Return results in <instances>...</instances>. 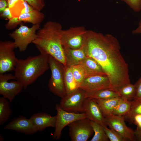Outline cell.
I'll list each match as a JSON object with an SVG mask.
<instances>
[{
    "label": "cell",
    "instance_id": "36",
    "mask_svg": "<svg viewBox=\"0 0 141 141\" xmlns=\"http://www.w3.org/2000/svg\"><path fill=\"white\" fill-rule=\"evenodd\" d=\"M8 7L7 2L6 0H0V12H2Z\"/></svg>",
    "mask_w": 141,
    "mask_h": 141
},
{
    "label": "cell",
    "instance_id": "15",
    "mask_svg": "<svg viewBox=\"0 0 141 141\" xmlns=\"http://www.w3.org/2000/svg\"><path fill=\"white\" fill-rule=\"evenodd\" d=\"M83 109L84 112L90 121L103 126L107 127L105 118L99 105L93 99L86 98L83 104Z\"/></svg>",
    "mask_w": 141,
    "mask_h": 141
},
{
    "label": "cell",
    "instance_id": "23",
    "mask_svg": "<svg viewBox=\"0 0 141 141\" xmlns=\"http://www.w3.org/2000/svg\"><path fill=\"white\" fill-rule=\"evenodd\" d=\"M9 8L13 17H17L21 14L29 12L34 9L23 0H19L12 7Z\"/></svg>",
    "mask_w": 141,
    "mask_h": 141
},
{
    "label": "cell",
    "instance_id": "22",
    "mask_svg": "<svg viewBox=\"0 0 141 141\" xmlns=\"http://www.w3.org/2000/svg\"><path fill=\"white\" fill-rule=\"evenodd\" d=\"M9 101L3 96L0 98V126L8 120L12 113Z\"/></svg>",
    "mask_w": 141,
    "mask_h": 141
},
{
    "label": "cell",
    "instance_id": "16",
    "mask_svg": "<svg viewBox=\"0 0 141 141\" xmlns=\"http://www.w3.org/2000/svg\"><path fill=\"white\" fill-rule=\"evenodd\" d=\"M44 17L43 13L34 9L29 12L23 14L17 17H13L9 20L5 27L7 29H12L22 22L30 23L33 25H40Z\"/></svg>",
    "mask_w": 141,
    "mask_h": 141
},
{
    "label": "cell",
    "instance_id": "3",
    "mask_svg": "<svg viewBox=\"0 0 141 141\" xmlns=\"http://www.w3.org/2000/svg\"><path fill=\"white\" fill-rule=\"evenodd\" d=\"M49 56L47 54L41 53L25 59L17 58L14 75L16 79L22 84L24 89H26L48 69Z\"/></svg>",
    "mask_w": 141,
    "mask_h": 141
},
{
    "label": "cell",
    "instance_id": "35",
    "mask_svg": "<svg viewBox=\"0 0 141 141\" xmlns=\"http://www.w3.org/2000/svg\"><path fill=\"white\" fill-rule=\"evenodd\" d=\"M0 16L1 18L7 19L9 20L13 17L10 8L8 7L7 8L2 12L0 13Z\"/></svg>",
    "mask_w": 141,
    "mask_h": 141
},
{
    "label": "cell",
    "instance_id": "26",
    "mask_svg": "<svg viewBox=\"0 0 141 141\" xmlns=\"http://www.w3.org/2000/svg\"><path fill=\"white\" fill-rule=\"evenodd\" d=\"M132 101L121 99L114 108L112 114L120 116H124L127 114L130 110Z\"/></svg>",
    "mask_w": 141,
    "mask_h": 141
},
{
    "label": "cell",
    "instance_id": "29",
    "mask_svg": "<svg viewBox=\"0 0 141 141\" xmlns=\"http://www.w3.org/2000/svg\"><path fill=\"white\" fill-rule=\"evenodd\" d=\"M103 130L109 140L111 141H127L118 133L107 126H103Z\"/></svg>",
    "mask_w": 141,
    "mask_h": 141
},
{
    "label": "cell",
    "instance_id": "14",
    "mask_svg": "<svg viewBox=\"0 0 141 141\" xmlns=\"http://www.w3.org/2000/svg\"><path fill=\"white\" fill-rule=\"evenodd\" d=\"M4 129L27 134H33L38 131L30 119L23 116L13 119Z\"/></svg>",
    "mask_w": 141,
    "mask_h": 141
},
{
    "label": "cell",
    "instance_id": "4",
    "mask_svg": "<svg viewBox=\"0 0 141 141\" xmlns=\"http://www.w3.org/2000/svg\"><path fill=\"white\" fill-rule=\"evenodd\" d=\"M48 62L51 73L48 85L49 90L61 98L66 94L64 81V66L49 55Z\"/></svg>",
    "mask_w": 141,
    "mask_h": 141
},
{
    "label": "cell",
    "instance_id": "18",
    "mask_svg": "<svg viewBox=\"0 0 141 141\" xmlns=\"http://www.w3.org/2000/svg\"><path fill=\"white\" fill-rule=\"evenodd\" d=\"M64 48L66 60L65 66L71 67L80 64L87 56L82 47L77 49Z\"/></svg>",
    "mask_w": 141,
    "mask_h": 141
},
{
    "label": "cell",
    "instance_id": "25",
    "mask_svg": "<svg viewBox=\"0 0 141 141\" xmlns=\"http://www.w3.org/2000/svg\"><path fill=\"white\" fill-rule=\"evenodd\" d=\"M119 96L118 92L110 89L102 90L94 92H86V98L108 99Z\"/></svg>",
    "mask_w": 141,
    "mask_h": 141
},
{
    "label": "cell",
    "instance_id": "24",
    "mask_svg": "<svg viewBox=\"0 0 141 141\" xmlns=\"http://www.w3.org/2000/svg\"><path fill=\"white\" fill-rule=\"evenodd\" d=\"M119 96L121 98L129 101L133 100L136 95L135 86L130 83L123 86L117 91Z\"/></svg>",
    "mask_w": 141,
    "mask_h": 141
},
{
    "label": "cell",
    "instance_id": "40",
    "mask_svg": "<svg viewBox=\"0 0 141 141\" xmlns=\"http://www.w3.org/2000/svg\"><path fill=\"white\" fill-rule=\"evenodd\" d=\"M4 140V139L3 137L1 135H0V141H3Z\"/></svg>",
    "mask_w": 141,
    "mask_h": 141
},
{
    "label": "cell",
    "instance_id": "17",
    "mask_svg": "<svg viewBox=\"0 0 141 141\" xmlns=\"http://www.w3.org/2000/svg\"><path fill=\"white\" fill-rule=\"evenodd\" d=\"M30 119L38 131L41 132L47 127L55 128L56 116H52L44 112H38L33 114Z\"/></svg>",
    "mask_w": 141,
    "mask_h": 141
},
{
    "label": "cell",
    "instance_id": "38",
    "mask_svg": "<svg viewBox=\"0 0 141 141\" xmlns=\"http://www.w3.org/2000/svg\"><path fill=\"white\" fill-rule=\"evenodd\" d=\"M134 134L136 141H141V130H136L134 131Z\"/></svg>",
    "mask_w": 141,
    "mask_h": 141
},
{
    "label": "cell",
    "instance_id": "31",
    "mask_svg": "<svg viewBox=\"0 0 141 141\" xmlns=\"http://www.w3.org/2000/svg\"><path fill=\"white\" fill-rule=\"evenodd\" d=\"M124 2L129 7L136 12L141 10V0H120Z\"/></svg>",
    "mask_w": 141,
    "mask_h": 141
},
{
    "label": "cell",
    "instance_id": "12",
    "mask_svg": "<svg viewBox=\"0 0 141 141\" xmlns=\"http://www.w3.org/2000/svg\"><path fill=\"white\" fill-rule=\"evenodd\" d=\"M105 118L107 126L118 133L127 141H136L134 131L126 125L124 116L111 114Z\"/></svg>",
    "mask_w": 141,
    "mask_h": 141
},
{
    "label": "cell",
    "instance_id": "10",
    "mask_svg": "<svg viewBox=\"0 0 141 141\" xmlns=\"http://www.w3.org/2000/svg\"><path fill=\"white\" fill-rule=\"evenodd\" d=\"M86 98L85 92L79 88L61 98L59 105L63 110L69 112L83 113V105Z\"/></svg>",
    "mask_w": 141,
    "mask_h": 141
},
{
    "label": "cell",
    "instance_id": "21",
    "mask_svg": "<svg viewBox=\"0 0 141 141\" xmlns=\"http://www.w3.org/2000/svg\"><path fill=\"white\" fill-rule=\"evenodd\" d=\"M64 81L66 95L69 94L79 88V85L73 76L70 67L64 66Z\"/></svg>",
    "mask_w": 141,
    "mask_h": 141
},
{
    "label": "cell",
    "instance_id": "33",
    "mask_svg": "<svg viewBox=\"0 0 141 141\" xmlns=\"http://www.w3.org/2000/svg\"><path fill=\"white\" fill-rule=\"evenodd\" d=\"M33 9L41 11L45 6L44 0H23Z\"/></svg>",
    "mask_w": 141,
    "mask_h": 141
},
{
    "label": "cell",
    "instance_id": "2",
    "mask_svg": "<svg viewBox=\"0 0 141 141\" xmlns=\"http://www.w3.org/2000/svg\"><path fill=\"white\" fill-rule=\"evenodd\" d=\"M62 30L59 23L47 21L38 30L36 37L32 43L40 53L51 56L65 66L64 48L61 40Z\"/></svg>",
    "mask_w": 141,
    "mask_h": 141
},
{
    "label": "cell",
    "instance_id": "32",
    "mask_svg": "<svg viewBox=\"0 0 141 141\" xmlns=\"http://www.w3.org/2000/svg\"><path fill=\"white\" fill-rule=\"evenodd\" d=\"M124 117L125 120L130 123H133L137 127V130H141V114H136L130 116Z\"/></svg>",
    "mask_w": 141,
    "mask_h": 141
},
{
    "label": "cell",
    "instance_id": "28",
    "mask_svg": "<svg viewBox=\"0 0 141 141\" xmlns=\"http://www.w3.org/2000/svg\"><path fill=\"white\" fill-rule=\"evenodd\" d=\"M74 78L80 86L86 78L84 69L81 64H78L70 67Z\"/></svg>",
    "mask_w": 141,
    "mask_h": 141
},
{
    "label": "cell",
    "instance_id": "8",
    "mask_svg": "<svg viewBox=\"0 0 141 141\" xmlns=\"http://www.w3.org/2000/svg\"><path fill=\"white\" fill-rule=\"evenodd\" d=\"M15 48L14 42L0 41V74L14 70L17 59L14 51Z\"/></svg>",
    "mask_w": 141,
    "mask_h": 141
},
{
    "label": "cell",
    "instance_id": "1",
    "mask_svg": "<svg viewBox=\"0 0 141 141\" xmlns=\"http://www.w3.org/2000/svg\"><path fill=\"white\" fill-rule=\"evenodd\" d=\"M82 47L87 56L94 59L101 66L109 80L110 89L117 92L122 86L130 83L128 64L115 37L87 30Z\"/></svg>",
    "mask_w": 141,
    "mask_h": 141
},
{
    "label": "cell",
    "instance_id": "27",
    "mask_svg": "<svg viewBox=\"0 0 141 141\" xmlns=\"http://www.w3.org/2000/svg\"><path fill=\"white\" fill-rule=\"evenodd\" d=\"M90 124L95 134L90 141H108L109 139L103 127L100 124L90 121Z\"/></svg>",
    "mask_w": 141,
    "mask_h": 141
},
{
    "label": "cell",
    "instance_id": "41",
    "mask_svg": "<svg viewBox=\"0 0 141 141\" xmlns=\"http://www.w3.org/2000/svg\"></svg>",
    "mask_w": 141,
    "mask_h": 141
},
{
    "label": "cell",
    "instance_id": "7",
    "mask_svg": "<svg viewBox=\"0 0 141 141\" xmlns=\"http://www.w3.org/2000/svg\"><path fill=\"white\" fill-rule=\"evenodd\" d=\"M55 109L57 113L55 130L52 135L54 139L58 140L60 138L62 131L66 126L77 120L87 118L84 112H69L62 109L58 104L56 105Z\"/></svg>",
    "mask_w": 141,
    "mask_h": 141
},
{
    "label": "cell",
    "instance_id": "20",
    "mask_svg": "<svg viewBox=\"0 0 141 141\" xmlns=\"http://www.w3.org/2000/svg\"><path fill=\"white\" fill-rule=\"evenodd\" d=\"M99 105L105 117L112 114L113 110L121 99L118 96L108 99L93 98Z\"/></svg>",
    "mask_w": 141,
    "mask_h": 141
},
{
    "label": "cell",
    "instance_id": "37",
    "mask_svg": "<svg viewBox=\"0 0 141 141\" xmlns=\"http://www.w3.org/2000/svg\"><path fill=\"white\" fill-rule=\"evenodd\" d=\"M132 33L133 34H141V19L139 23L138 27L133 30Z\"/></svg>",
    "mask_w": 141,
    "mask_h": 141
},
{
    "label": "cell",
    "instance_id": "13",
    "mask_svg": "<svg viewBox=\"0 0 141 141\" xmlns=\"http://www.w3.org/2000/svg\"><path fill=\"white\" fill-rule=\"evenodd\" d=\"M79 88L87 93L102 90L110 89L109 79L107 75H96L85 78L79 86Z\"/></svg>",
    "mask_w": 141,
    "mask_h": 141
},
{
    "label": "cell",
    "instance_id": "34",
    "mask_svg": "<svg viewBox=\"0 0 141 141\" xmlns=\"http://www.w3.org/2000/svg\"><path fill=\"white\" fill-rule=\"evenodd\" d=\"M136 88V95L134 99H141V77L134 84Z\"/></svg>",
    "mask_w": 141,
    "mask_h": 141
},
{
    "label": "cell",
    "instance_id": "30",
    "mask_svg": "<svg viewBox=\"0 0 141 141\" xmlns=\"http://www.w3.org/2000/svg\"><path fill=\"white\" fill-rule=\"evenodd\" d=\"M138 114H141V99H134L132 101L131 107L129 112L124 116L129 117Z\"/></svg>",
    "mask_w": 141,
    "mask_h": 141
},
{
    "label": "cell",
    "instance_id": "11",
    "mask_svg": "<svg viewBox=\"0 0 141 141\" xmlns=\"http://www.w3.org/2000/svg\"><path fill=\"white\" fill-rule=\"evenodd\" d=\"M69 135L72 141H86L94 131L87 118L73 122L68 125Z\"/></svg>",
    "mask_w": 141,
    "mask_h": 141
},
{
    "label": "cell",
    "instance_id": "39",
    "mask_svg": "<svg viewBox=\"0 0 141 141\" xmlns=\"http://www.w3.org/2000/svg\"><path fill=\"white\" fill-rule=\"evenodd\" d=\"M19 0H6L9 8L12 7Z\"/></svg>",
    "mask_w": 141,
    "mask_h": 141
},
{
    "label": "cell",
    "instance_id": "5",
    "mask_svg": "<svg viewBox=\"0 0 141 141\" xmlns=\"http://www.w3.org/2000/svg\"><path fill=\"white\" fill-rule=\"evenodd\" d=\"M40 28V25H33L31 27L21 25L9 35L14 40L16 48L19 51L23 52L27 49L28 45L35 39L37 37L36 31Z\"/></svg>",
    "mask_w": 141,
    "mask_h": 141
},
{
    "label": "cell",
    "instance_id": "6",
    "mask_svg": "<svg viewBox=\"0 0 141 141\" xmlns=\"http://www.w3.org/2000/svg\"><path fill=\"white\" fill-rule=\"evenodd\" d=\"M87 30L83 26L71 27L62 30L61 38L64 48L73 49L81 48L83 45Z\"/></svg>",
    "mask_w": 141,
    "mask_h": 141
},
{
    "label": "cell",
    "instance_id": "19",
    "mask_svg": "<svg viewBox=\"0 0 141 141\" xmlns=\"http://www.w3.org/2000/svg\"><path fill=\"white\" fill-rule=\"evenodd\" d=\"M80 64L84 69L86 78L96 75H107L101 65L92 57L87 56Z\"/></svg>",
    "mask_w": 141,
    "mask_h": 141
},
{
    "label": "cell",
    "instance_id": "9",
    "mask_svg": "<svg viewBox=\"0 0 141 141\" xmlns=\"http://www.w3.org/2000/svg\"><path fill=\"white\" fill-rule=\"evenodd\" d=\"M24 89L22 84L11 73L0 74V94L11 103Z\"/></svg>",
    "mask_w": 141,
    "mask_h": 141
}]
</instances>
